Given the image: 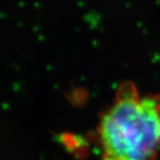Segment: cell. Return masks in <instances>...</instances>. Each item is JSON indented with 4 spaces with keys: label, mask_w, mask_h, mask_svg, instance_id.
I'll return each mask as SVG.
<instances>
[{
    "label": "cell",
    "mask_w": 160,
    "mask_h": 160,
    "mask_svg": "<svg viewBox=\"0 0 160 160\" xmlns=\"http://www.w3.org/2000/svg\"><path fill=\"white\" fill-rule=\"evenodd\" d=\"M98 133L103 160H154L160 152V97L123 83Z\"/></svg>",
    "instance_id": "1"
}]
</instances>
